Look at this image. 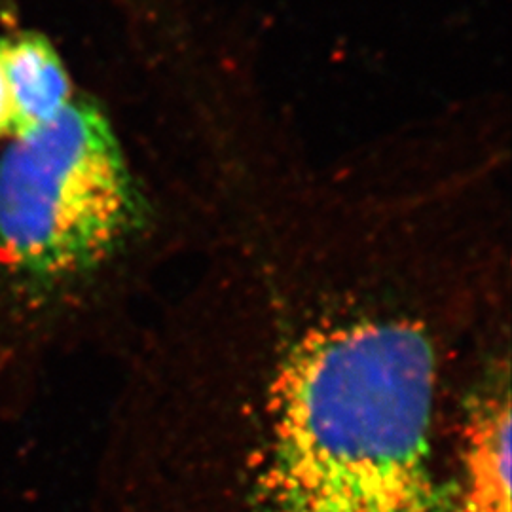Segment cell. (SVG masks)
Wrapping results in <instances>:
<instances>
[{"label": "cell", "mask_w": 512, "mask_h": 512, "mask_svg": "<svg viewBox=\"0 0 512 512\" xmlns=\"http://www.w3.org/2000/svg\"><path fill=\"white\" fill-rule=\"evenodd\" d=\"M0 255L42 289H73L139 262L167 266L184 245L107 114L73 97L0 156Z\"/></svg>", "instance_id": "cell-2"}, {"label": "cell", "mask_w": 512, "mask_h": 512, "mask_svg": "<svg viewBox=\"0 0 512 512\" xmlns=\"http://www.w3.org/2000/svg\"><path fill=\"white\" fill-rule=\"evenodd\" d=\"M6 137H18V118H16V109L12 103V93L4 73V63H2V48H0V139Z\"/></svg>", "instance_id": "cell-5"}, {"label": "cell", "mask_w": 512, "mask_h": 512, "mask_svg": "<svg viewBox=\"0 0 512 512\" xmlns=\"http://www.w3.org/2000/svg\"><path fill=\"white\" fill-rule=\"evenodd\" d=\"M509 181L495 152L298 167L190 255L137 418L253 512H448L461 397L511 346Z\"/></svg>", "instance_id": "cell-1"}, {"label": "cell", "mask_w": 512, "mask_h": 512, "mask_svg": "<svg viewBox=\"0 0 512 512\" xmlns=\"http://www.w3.org/2000/svg\"><path fill=\"white\" fill-rule=\"evenodd\" d=\"M511 348L478 368L452 427L448 512H511Z\"/></svg>", "instance_id": "cell-3"}, {"label": "cell", "mask_w": 512, "mask_h": 512, "mask_svg": "<svg viewBox=\"0 0 512 512\" xmlns=\"http://www.w3.org/2000/svg\"><path fill=\"white\" fill-rule=\"evenodd\" d=\"M18 135L38 128L73 101V84L54 44L35 31L0 38Z\"/></svg>", "instance_id": "cell-4"}]
</instances>
